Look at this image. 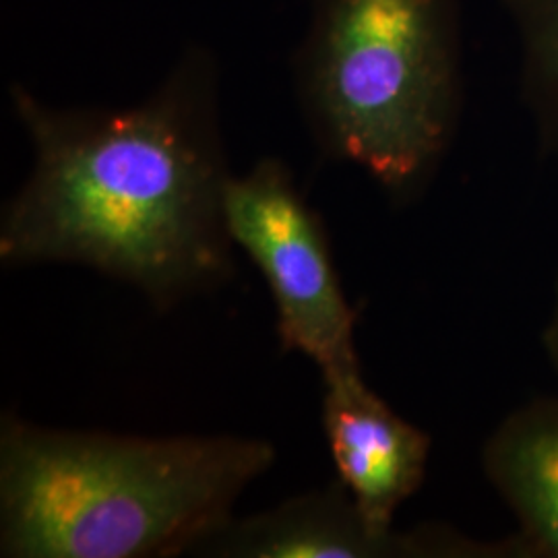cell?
<instances>
[{
    "label": "cell",
    "instance_id": "5b68a950",
    "mask_svg": "<svg viewBox=\"0 0 558 558\" xmlns=\"http://www.w3.org/2000/svg\"><path fill=\"white\" fill-rule=\"evenodd\" d=\"M323 430L341 486L368 527L391 536L403 500L422 484L430 440L364 383L359 364L323 371Z\"/></svg>",
    "mask_w": 558,
    "mask_h": 558
},
{
    "label": "cell",
    "instance_id": "277c9868",
    "mask_svg": "<svg viewBox=\"0 0 558 558\" xmlns=\"http://www.w3.org/2000/svg\"><path fill=\"white\" fill-rule=\"evenodd\" d=\"M230 240L257 265L278 313L283 352H299L323 371L359 364L356 313L343 296L323 221L302 199L290 170L260 160L230 177L223 191Z\"/></svg>",
    "mask_w": 558,
    "mask_h": 558
},
{
    "label": "cell",
    "instance_id": "9c48e42d",
    "mask_svg": "<svg viewBox=\"0 0 558 558\" xmlns=\"http://www.w3.org/2000/svg\"><path fill=\"white\" fill-rule=\"evenodd\" d=\"M550 338L555 341V352H557L558 356V311L557 317H555V327H553V331H550Z\"/></svg>",
    "mask_w": 558,
    "mask_h": 558
},
{
    "label": "cell",
    "instance_id": "8992f818",
    "mask_svg": "<svg viewBox=\"0 0 558 558\" xmlns=\"http://www.w3.org/2000/svg\"><path fill=\"white\" fill-rule=\"evenodd\" d=\"M439 544L380 536L360 515L341 482L311 490L251 518H232L193 555L223 558H371L424 555Z\"/></svg>",
    "mask_w": 558,
    "mask_h": 558
},
{
    "label": "cell",
    "instance_id": "6da1fadb",
    "mask_svg": "<svg viewBox=\"0 0 558 558\" xmlns=\"http://www.w3.org/2000/svg\"><path fill=\"white\" fill-rule=\"evenodd\" d=\"M13 100L36 158L2 214V263L83 265L160 311L232 276L230 174L205 66L184 64L122 110H54L25 89Z\"/></svg>",
    "mask_w": 558,
    "mask_h": 558
},
{
    "label": "cell",
    "instance_id": "52a82bcc",
    "mask_svg": "<svg viewBox=\"0 0 558 558\" xmlns=\"http://www.w3.org/2000/svg\"><path fill=\"white\" fill-rule=\"evenodd\" d=\"M490 465L527 532L558 557V420H530L502 435Z\"/></svg>",
    "mask_w": 558,
    "mask_h": 558
},
{
    "label": "cell",
    "instance_id": "3957f363",
    "mask_svg": "<svg viewBox=\"0 0 558 558\" xmlns=\"http://www.w3.org/2000/svg\"><path fill=\"white\" fill-rule=\"evenodd\" d=\"M459 54L456 0H323L302 66L323 145L408 191L451 140Z\"/></svg>",
    "mask_w": 558,
    "mask_h": 558
},
{
    "label": "cell",
    "instance_id": "7a4b0ae2",
    "mask_svg": "<svg viewBox=\"0 0 558 558\" xmlns=\"http://www.w3.org/2000/svg\"><path fill=\"white\" fill-rule=\"evenodd\" d=\"M276 447L244 437H129L0 424V557L193 555Z\"/></svg>",
    "mask_w": 558,
    "mask_h": 558
},
{
    "label": "cell",
    "instance_id": "ba28073f",
    "mask_svg": "<svg viewBox=\"0 0 558 558\" xmlns=\"http://www.w3.org/2000/svg\"><path fill=\"white\" fill-rule=\"evenodd\" d=\"M502 4L518 29L527 89L558 120V0H502Z\"/></svg>",
    "mask_w": 558,
    "mask_h": 558
}]
</instances>
